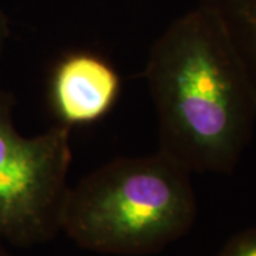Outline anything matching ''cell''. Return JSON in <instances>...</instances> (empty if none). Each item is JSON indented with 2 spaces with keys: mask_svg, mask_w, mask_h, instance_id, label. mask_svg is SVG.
<instances>
[{
  "mask_svg": "<svg viewBox=\"0 0 256 256\" xmlns=\"http://www.w3.org/2000/svg\"><path fill=\"white\" fill-rule=\"evenodd\" d=\"M13 107V96L0 87V240L28 248L62 232L73 156L70 127L58 124L36 137H23Z\"/></svg>",
  "mask_w": 256,
  "mask_h": 256,
  "instance_id": "3",
  "label": "cell"
},
{
  "mask_svg": "<svg viewBox=\"0 0 256 256\" xmlns=\"http://www.w3.org/2000/svg\"><path fill=\"white\" fill-rule=\"evenodd\" d=\"M0 256H12V254L4 246V242H2V240H0Z\"/></svg>",
  "mask_w": 256,
  "mask_h": 256,
  "instance_id": "8",
  "label": "cell"
},
{
  "mask_svg": "<svg viewBox=\"0 0 256 256\" xmlns=\"http://www.w3.org/2000/svg\"><path fill=\"white\" fill-rule=\"evenodd\" d=\"M144 76L160 151L191 174H230L254 136L256 97L212 16L196 6L174 20L151 47Z\"/></svg>",
  "mask_w": 256,
  "mask_h": 256,
  "instance_id": "1",
  "label": "cell"
},
{
  "mask_svg": "<svg viewBox=\"0 0 256 256\" xmlns=\"http://www.w3.org/2000/svg\"><path fill=\"white\" fill-rule=\"evenodd\" d=\"M120 76L108 62L90 53H73L57 64L50 87L53 110L72 127L102 118L120 94Z\"/></svg>",
  "mask_w": 256,
  "mask_h": 256,
  "instance_id": "4",
  "label": "cell"
},
{
  "mask_svg": "<svg viewBox=\"0 0 256 256\" xmlns=\"http://www.w3.org/2000/svg\"><path fill=\"white\" fill-rule=\"evenodd\" d=\"M218 23L256 97V0H198Z\"/></svg>",
  "mask_w": 256,
  "mask_h": 256,
  "instance_id": "5",
  "label": "cell"
},
{
  "mask_svg": "<svg viewBox=\"0 0 256 256\" xmlns=\"http://www.w3.org/2000/svg\"><path fill=\"white\" fill-rule=\"evenodd\" d=\"M196 212L191 172L158 151L112 160L70 186L60 230L92 252L154 255L190 232Z\"/></svg>",
  "mask_w": 256,
  "mask_h": 256,
  "instance_id": "2",
  "label": "cell"
},
{
  "mask_svg": "<svg viewBox=\"0 0 256 256\" xmlns=\"http://www.w3.org/2000/svg\"><path fill=\"white\" fill-rule=\"evenodd\" d=\"M9 36V24H8V20L3 16V13L0 12V52L4 46V42Z\"/></svg>",
  "mask_w": 256,
  "mask_h": 256,
  "instance_id": "7",
  "label": "cell"
},
{
  "mask_svg": "<svg viewBox=\"0 0 256 256\" xmlns=\"http://www.w3.org/2000/svg\"><path fill=\"white\" fill-rule=\"evenodd\" d=\"M218 256H256V228L245 229L234 235Z\"/></svg>",
  "mask_w": 256,
  "mask_h": 256,
  "instance_id": "6",
  "label": "cell"
}]
</instances>
